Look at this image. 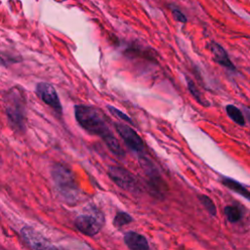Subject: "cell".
<instances>
[{"mask_svg":"<svg viewBox=\"0 0 250 250\" xmlns=\"http://www.w3.org/2000/svg\"><path fill=\"white\" fill-rule=\"evenodd\" d=\"M107 173L112 182L122 189L133 193L140 192L141 188L137 182V179L131 172H129L125 168L120 166H109Z\"/></svg>","mask_w":250,"mask_h":250,"instance_id":"5b68a950","label":"cell"},{"mask_svg":"<svg viewBox=\"0 0 250 250\" xmlns=\"http://www.w3.org/2000/svg\"><path fill=\"white\" fill-rule=\"evenodd\" d=\"M210 48H211V52L213 54L214 60L217 63H219L221 66H223L229 70H232V71L235 70V66L232 63V62L230 61L227 51L220 44L213 42L211 44Z\"/></svg>","mask_w":250,"mask_h":250,"instance_id":"30bf717a","label":"cell"},{"mask_svg":"<svg viewBox=\"0 0 250 250\" xmlns=\"http://www.w3.org/2000/svg\"><path fill=\"white\" fill-rule=\"evenodd\" d=\"M124 242L130 250H148L149 245L146 238L139 232L130 230L124 234Z\"/></svg>","mask_w":250,"mask_h":250,"instance_id":"9c48e42d","label":"cell"},{"mask_svg":"<svg viewBox=\"0 0 250 250\" xmlns=\"http://www.w3.org/2000/svg\"><path fill=\"white\" fill-rule=\"evenodd\" d=\"M114 127L125 145L132 151L139 154V156H142L145 151V144L139 134L130 126L123 123H114Z\"/></svg>","mask_w":250,"mask_h":250,"instance_id":"8992f818","label":"cell"},{"mask_svg":"<svg viewBox=\"0 0 250 250\" xmlns=\"http://www.w3.org/2000/svg\"><path fill=\"white\" fill-rule=\"evenodd\" d=\"M4 107L10 123L22 130L26 120V97L23 89L20 86L10 88L4 97Z\"/></svg>","mask_w":250,"mask_h":250,"instance_id":"3957f363","label":"cell"},{"mask_svg":"<svg viewBox=\"0 0 250 250\" xmlns=\"http://www.w3.org/2000/svg\"><path fill=\"white\" fill-rule=\"evenodd\" d=\"M21 235L32 250H64L63 248L52 244L31 227H23L21 229Z\"/></svg>","mask_w":250,"mask_h":250,"instance_id":"52a82bcc","label":"cell"},{"mask_svg":"<svg viewBox=\"0 0 250 250\" xmlns=\"http://www.w3.org/2000/svg\"><path fill=\"white\" fill-rule=\"evenodd\" d=\"M74 116L77 123L89 134L99 136L103 139L107 148L117 157L124 156L119 142L112 134L106 117L97 107L92 105L77 104L74 106Z\"/></svg>","mask_w":250,"mask_h":250,"instance_id":"6da1fadb","label":"cell"},{"mask_svg":"<svg viewBox=\"0 0 250 250\" xmlns=\"http://www.w3.org/2000/svg\"><path fill=\"white\" fill-rule=\"evenodd\" d=\"M35 93L39 99L58 113L62 112V106L56 89L47 82H39L35 87Z\"/></svg>","mask_w":250,"mask_h":250,"instance_id":"ba28073f","label":"cell"},{"mask_svg":"<svg viewBox=\"0 0 250 250\" xmlns=\"http://www.w3.org/2000/svg\"><path fill=\"white\" fill-rule=\"evenodd\" d=\"M56 190L61 198L69 205H74L80 200V189L73 173L64 165L54 164L51 170Z\"/></svg>","mask_w":250,"mask_h":250,"instance_id":"7a4b0ae2","label":"cell"},{"mask_svg":"<svg viewBox=\"0 0 250 250\" xmlns=\"http://www.w3.org/2000/svg\"><path fill=\"white\" fill-rule=\"evenodd\" d=\"M172 14H173L176 21H178L180 22H186L187 21V17L179 9H173Z\"/></svg>","mask_w":250,"mask_h":250,"instance_id":"ac0fdd59","label":"cell"},{"mask_svg":"<svg viewBox=\"0 0 250 250\" xmlns=\"http://www.w3.org/2000/svg\"><path fill=\"white\" fill-rule=\"evenodd\" d=\"M226 111L229 115V117L236 124L240 125V126H244L246 124V120L244 118V115H243V112L238 108L236 107L235 105L233 104H228L226 106Z\"/></svg>","mask_w":250,"mask_h":250,"instance_id":"7c38bea8","label":"cell"},{"mask_svg":"<svg viewBox=\"0 0 250 250\" xmlns=\"http://www.w3.org/2000/svg\"><path fill=\"white\" fill-rule=\"evenodd\" d=\"M222 184L224 186H226L228 188H229L230 190L238 193L239 195H241L242 197H244V198H246L247 200L250 201V190H248L244 186H242L237 181H235L231 178L223 177Z\"/></svg>","mask_w":250,"mask_h":250,"instance_id":"8fae6325","label":"cell"},{"mask_svg":"<svg viewBox=\"0 0 250 250\" xmlns=\"http://www.w3.org/2000/svg\"><path fill=\"white\" fill-rule=\"evenodd\" d=\"M104 225V214L96 207H90L84 213L78 215L74 220L76 229L85 235L97 234Z\"/></svg>","mask_w":250,"mask_h":250,"instance_id":"277c9868","label":"cell"},{"mask_svg":"<svg viewBox=\"0 0 250 250\" xmlns=\"http://www.w3.org/2000/svg\"><path fill=\"white\" fill-rule=\"evenodd\" d=\"M107 109L110 111V113H112L114 116H116L118 119H120L121 121H125V122H128V123H131L133 124V121L131 119L130 116H128L126 113L122 112L121 110H119L118 108L112 106V105H107Z\"/></svg>","mask_w":250,"mask_h":250,"instance_id":"2e32d148","label":"cell"},{"mask_svg":"<svg viewBox=\"0 0 250 250\" xmlns=\"http://www.w3.org/2000/svg\"><path fill=\"white\" fill-rule=\"evenodd\" d=\"M242 112H243V115H244L245 120H247L248 123L250 124V108L243 106V111H242Z\"/></svg>","mask_w":250,"mask_h":250,"instance_id":"d6986e66","label":"cell"},{"mask_svg":"<svg viewBox=\"0 0 250 250\" xmlns=\"http://www.w3.org/2000/svg\"><path fill=\"white\" fill-rule=\"evenodd\" d=\"M199 201L201 202V204L203 205V207L206 209V211L211 215V216H216L217 214V208L215 203L212 201V199L205 195V194H201L198 196Z\"/></svg>","mask_w":250,"mask_h":250,"instance_id":"9a60e30c","label":"cell"},{"mask_svg":"<svg viewBox=\"0 0 250 250\" xmlns=\"http://www.w3.org/2000/svg\"><path fill=\"white\" fill-rule=\"evenodd\" d=\"M188 90H189L191 96L194 97V99H196L198 103H200V104H206V103H204V102L202 101V99H201V94H200L199 90H197L196 86L194 85V83H193L192 81L188 80Z\"/></svg>","mask_w":250,"mask_h":250,"instance_id":"e0dca14e","label":"cell"},{"mask_svg":"<svg viewBox=\"0 0 250 250\" xmlns=\"http://www.w3.org/2000/svg\"><path fill=\"white\" fill-rule=\"evenodd\" d=\"M132 221H133V218H132L131 215H129L126 212L120 211V212L116 213V215L113 219V225L116 228H120V227H123V226L127 225V224H130Z\"/></svg>","mask_w":250,"mask_h":250,"instance_id":"5bb4252c","label":"cell"},{"mask_svg":"<svg viewBox=\"0 0 250 250\" xmlns=\"http://www.w3.org/2000/svg\"><path fill=\"white\" fill-rule=\"evenodd\" d=\"M225 216L230 223H237L242 218V211L236 205H228L224 209Z\"/></svg>","mask_w":250,"mask_h":250,"instance_id":"4fadbf2b","label":"cell"}]
</instances>
